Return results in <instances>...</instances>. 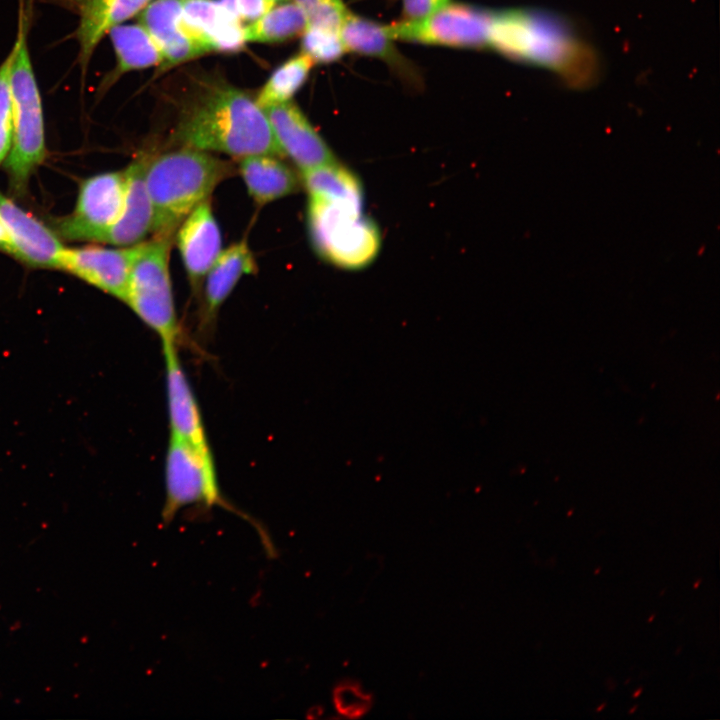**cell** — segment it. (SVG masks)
I'll return each mask as SVG.
<instances>
[{"mask_svg": "<svg viewBox=\"0 0 720 720\" xmlns=\"http://www.w3.org/2000/svg\"><path fill=\"white\" fill-rule=\"evenodd\" d=\"M199 80L176 125L174 136L181 147L240 159L255 154L284 157L255 98L223 80Z\"/></svg>", "mask_w": 720, "mask_h": 720, "instance_id": "cell-1", "label": "cell"}, {"mask_svg": "<svg viewBox=\"0 0 720 720\" xmlns=\"http://www.w3.org/2000/svg\"><path fill=\"white\" fill-rule=\"evenodd\" d=\"M488 47L520 62L556 72L569 85L585 87L598 75L591 47L563 17L533 9L493 12Z\"/></svg>", "mask_w": 720, "mask_h": 720, "instance_id": "cell-2", "label": "cell"}, {"mask_svg": "<svg viewBox=\"0 0 720 720\" xmlns=\"http://www.w3.org/2000/svg\"><path fill=\"white\" fill-rule=\"evenodd\" d=\"M233 166L210 152L188 147L149 159L145 182L154 236H173L184 218L228 176Z\"/></svg>", "mask_w": 720, "mask_h": 720, "instance_id": "cell-3", "label": "cell"}, {"mask_svg": "<svg viewBox=\"0 0 720 720\" xmlns=\"http://www.w3.org/2000/svg\"><path fill=\"white\" fill-rule=\"evenodd\" d=\"M29 8L28 0H19L18 29L10 70L13 138L5 168L11 186L18 192L24 190L32 171L45 156L42 102L27 41Z\"/></svg>", "mask_w": 720, "mask_h": 720, "instance_id": "cell-4", "label": "cell"}, {"mask_svg": "<svg viewBox=\"0 0 720 720\" xmlns=\"http://www.w3.org/2000/svg\"><path fill=\"white\" fill-rule=\"evenodd\" d=\"M165 501L161 519L170 524L175 515L190 506H221L245 520L257 531L266 555L273 558L277 550L263 526L249 515L239 512L223 499L220 493L210 447L193 444L170 435L165 457Z\"/></svg>", "mask_w": 720, "mask_h": 720, "instance_id": "cell-5", "label": "cell"}, {"mask_svg": "<svg viewBox=\"0 0 720 720\" xmlns=\"http://www.w3.org/2000/svg\"><path fill=\"white\" fill-rule=\"evenodd\" d=\"M362 208L343 201L309 198V234L323 259L346 269H359L374 260L380 249V233Z\"/></svg>", "mask_w": 720, "mask_h": 720, "instance_id": "cell-6", "label": "cell"}, {"mask_svg": "<svg viewBox=\"0 0 720 720\" xmlns=\"http://www.w3.org/2000/svg\"><path fill=\"white\" fill-rule=\"evenodd\" d=\"M173 236L141 242L132 264L125 303L163 343L177 344L179 326L169 273Z\"/></svg>", "mask_w": 720, "mask_h": 720, "instance_id": "cell-7", "label": "cell"}, {"mask_svg": "<svg viewBox=\"0 0 720 720\" xmlns=\"http://www.w3.org/2000/svg\"><path fill=\"white\" fill-rule=\"evenodd\" d=\"M492 11L447 3L418 19L386 25L394 40L453 48L488 47Z\"/></svg>", "mask_w": 720, "mask_h": 720, "instance_id": "cell-8", "label": "cell"}, {"mask_svg": "<svg viewBox=\"0 0 720 720\" xmlns=\"http://www.w3.org/2000/svg\"><path fill=\"white\" fill-rule=\"evenodd\" d=\"M124 198V171L86 179L80 185L74 211L58 223L59 233L67 239L103 242L121 215Z\"/></svg>", "mask_w": 720, "mask_h": 720, "instance_id": "cell-9", "label": "cell"}, {"mask_svg": "<svg viewBox=\"0 0 720 720\" xmlns=\"http://www.w3.org/2000/svg\"><path fill=\"white\" fill-rule=\"evenodd\" d=\"M140 244L123 248H64L59 268L125 302L132 264Z\"/></svg>", "mask_w": 720, "mask_h": 720, "instance_id": "cell-10", "label": "cell"}, {"mask_svg": "<svg viewBox=\"0 0 720 720\" xmlns=\"http://www.w3.org/2000/svg\"><path fill=\"white\" fill-rule=\"evenodd\" d=\"M263 110L284 156L300 170L335 161L325 140L294 102L290 100Z\"/></svg>", "mask_w": 720, "mask_h": 720, "instance_id": "cell-11", "label": "cell"}, {"mask_svg": "<svg viewBox=\"0 0 720 720\" xmlns=\"http://www.w3.org/2000/svg\"><path fill=\"white\" fill-rule=\"evenodd\" d=\"M182 21L207 53L233 52L245 43L233 0H181Z\"/></svg>", "mask_w": 720, "mask_h": 720, "instance_id": "cell-12", "label": "cell"}, {"mask_svg": "<svg viewBox=\"0 0 720 720\" xmlns=\"http://www.w3.org/2000/svg\"><path fill=\"white\" fill-rule=\"evenodd\" d=\"M177 246L191 282L197 290L222 251V238L209 199L197 205L176 230Z\"/></svg>", "mask_w": 720, "mask_h": 720, "instance_id": "cell-13", "label": "cell"}, {"mask_svg": "<svg viewBox=\"0 0 720 720\" xmlns=\"http://www.w3.org/2000/svg\"><path fill=\"white\" fill-rule=\"evenodd\" d=\"M0 219L9 234L12 255L31 266L59 268L64 247L57 236L1 193Z\"/></svg>", "mask_w": 720, "mask_h": 720, "instance_id": "cell-14", "label": "cell"}, {"mask_svg": "<svg viewBox=\"0 0 720 720\" xmlns=\"http://www.w3.org/2000/svg\"><path fill=\"white\" fill-rule=\"evenodd\" d=\"M170 435L208 447L197 399L181 365L174 343H163Z\"/></svg>", "mask_w": 720, "mask_h": 720, "instance_id": "cell-15", "label": "cell"}, {"mask_svg": "<svg viewBox=\"0 0 720 720\" xmlns=\"http://www.w3.org/2000/svg\"><path fill=\"white\" fill-rule=\"evenodd\" d=\"M139 24L148 31L161 50L163 69L207 53L183 24L181 0L151 1L139 13Z\"/></svg>", "mask_w": 720, "mask_h": 720, "instance_id": "cell-16", "label": "cell"}, {"mask_svg": "<svg viewBox=\"0 0 720 720\" xmlns=\"http://www.w3.org/2000/svg\"><path fill=\"white\" fill-rule=\"evenodd\" d=\"M340 36L346 52L376 57L407 85L418 87L422 84L417 67L396 48L386 26L349 11L340 28Z\"/></svg>", "mask_w": 720, "mask_h": 720, "instance_id": "cell-17", "label": "cell"}, {"mask_svg": "<svg viewBox=\"0 0 720 720\" xmlns=\"http://www.w3.org/2000/svg\"><path fill=\"white\" fill-rule=\"evenodd\" d=\"M149 158L144 154L135 159L125 172V198L120 217L106 234L104 241L117 246L143 242L152 232L153 209L145 182Z\"/></svg>", "mask_w": 720, "mask_h": 720, "instance_id": "cell-18", "label": "cell"}, {"mask_svg": "<svg viewBox=\"0 0 720 720\" xmlns=\"http://www.w3.org/2000/svg\"><path fill=\"white\" fill-rule=\"evenodd\" d=\"M152 0H80L79 63L85 75L89 61L105 34L114 26L139 14Z\"/></svg>", "mask_w": 720, "mask_h": 720, "instance_id": "cell-19", "label": "cell"}, {"mask_svg": "<svg viewBox=\"0 0 720 720\" xmlns=\"http://www.w3.org/2000/svg\"><path fill=\"white\" fill-rule=\"evenodd\" d=\"M257 271L256 260L246 240L222 250L206 274L204 321H211L243 275Z\"/></svg>", "mask_w": 720, "mask_h": 720, "instance_id": "cell-20", "label": "cell"}, {"mask_svg": "<svg viewBox=\"0 0 720 720\" xmlns=\"http://www.w3.org/2000/svg\"><path fill=\"white\" fill-rule=\"evenodd\" d=\"M239 172L249 195L259 205L296 192L301 182L295 171L281 157L269 154L241 158Z\"/></svg>", "mask_w": 720, "mask_h": 720, "instance_id": "cell-21", "label": "cell"}, {"mask_svg": "<svg viewBox=\"0 0 720 720\" xmlns=\"http://www.w3.org/2000/svg\"><path fill=\"white\" fill-rule=\"evenodd\" d=\"M108 34L115 52L116 66L106 78L105 88L124 73L163 65L161 50L141 24L123 23L111 28Z\"/></svg>", "mask_w": 720, "mask_h": 720, "instance_id": "cell-22", "label": "cell"}, {"mask_svg": "<svg viewBox=\"0 0 720 720\" xmlns=\"http://www.w3.org/2000/svg\"><path fill=\"white\" fill-rule=\"evenodd\" d=\"M301 181L309 198L363 205L359 179L336 161L301 170Z\"/></svg>", "mask_w": 720, "mask_h": 720, "instance_id": "cell-23", "label": "cell"}, {"mask_svg": "<svg viewBox=\"0 0 720 720\" xmlns=\"http://www.w3.org/2000/svg\"><path fill=\"white\" fill-rule=\"evenodd\" d=\"M307 14L292 0L279 2L259 19L243 28L245 42L277 43L302 35Z\"/></svg>", "mask_w": 720, "mask_h": 720, "instance_id": "cell-24", "label": "cell"}, {"mask_svg": "<svg viewBox=\"0 0 720 720\" xmlns=\"http://www.w3.org/2000/svg\"><path fill=\"white\" fill-rule=\"evenodd\" d=\"M315 63L304 52L292 56L270 75L255 98L261 108L290 101L306 82Z\"/></svg>", "mask_w": 720, "mask_h": 720, "instance_id": "cell-25", "label": "cell"}, {"mask_svg": "<svg viewBox=\"0 0 720 720\" xmlns=\"http://www.w3.org/2000/svg\"><path fill=\"white\" fill-rule=\"evenodd\" d=\"M302 52L314 63H330L346 52L340 31L307 25L302 33Z\"/></svg>", "mask_w": 720, "mask_h": 720, "instance_id": "cell-26", "label": "cell"}, {"mask_svg": "<svg viewBox=\"0 0 720 720\" xmlns=\"http://www.w3.org/2000/svg\"><path fill=\"white\" fill-rule=\"evenodd\" d=\"M13 50L0 65V164L6 159L13 138V114L10 91V70Z\"/></svg>", "mask_w": 720, "mask_h": 720, "instance_id": "cell-27", "label": "cell"}, {"mask_svg": "<svg viewBox=\"0 0 720 720\" xmlns=\"http://www.w3.org/2000/svg\"><path fill=\"white\" fill-rule=\"evenodd\" d=\"M335 706L339 713L349 718L365 714L371 705L370 696L353 683L337 687L334 694Z\"/></svg>", "mask_w": 720, "mask_h": 720, "instance_id": "cell-28", "label": "cell"}, {"mask_svg": "<svg viewBox=\"0 0 720 720\" xmlns=\"http://www.w3.org/2000/svg\"><path fill=\"white\" fill-rule=\"evenodd\" d=\"M233 4L240 20L253 22L265 15L277 2L275 0H233Z\"/></svg>", "mask_w": 720, "mask_h": 720, "instance_id": "cell-29", "label": "cell"}, {"mask_svg": "<svg viewBox=\"0 0 720 720\" xmlns=\"http://www.w3.org/2000/svg\"><path fill=\"white\" fill-rule=\"evenodd\" d=\"M449 0H402L405 19H418L431 14Z\"/></svg>", "mask_w": 720, "mask_h": 720, "instance_id": "cell-30", "label": "cell"}, {"mask_svg": "<svg viewBox=\"0 0 720 720\" xmlns=\"http://www.w3.org/2000/svg\"><path fill=\"white\" fill-rule=\"evenodd\" d=\"M0 249L4 250L10 254L12 253L11 240H10L9 234H8L1 219H0Z\"/></svg>", "mask_w": 720, "mask_h": 720, "instance_id": "cell-31", "label": "cell"}, {"mask_svg": "<svg viewBox=\"0 0 720 720\" xmlns=\"http://www.w3.org/2000/svg\"><path fill=\"white\" fill-rule=\"evenodd\" d=\"M292 1L295 2L296 4H298L302 9H304V11L307 14L308 12H310L312 9H314L315 7L320 5L325 0H292Z\"/></svg>", "mask_w": 720, "mask_h": 720, "instance_id": "cell-32", "label": "cell"}, {"mask_svg": "<svg viewBox=\"0 0 720 720\" xmlns=\"http://www.w3.org/2000/svg\"><path fill=\"white\" fill-rule=\"evenodd\" d=\"M641 692H642V688H639V689L633 694V697H634V698L638 697V696L641 694Z\"/></svg>", "mask_w": 720, "mask_h": 720, "instance_id": "cell-33", "label": "cell"}, {"mask_svg": "<svg viewBox=\"0 0 720 720\" xmlns=\"http://www.w3.org/2000/svg\"><path fill=\"white\" fill-rule=\"evenodd\" d=\"M604 706H605V703H603L601 706H599V707L597 708V711L602 710V709L604 708Z\"/></svg>", "mask_w": 720, "mask_h": 720, "instance_id": "cell-34", "label": "cell"}, {"mask_svg": "<svg viewBox=\"0 0 720 720\" xmlns=\"http://www.w3.org/2000/svg\"><path fill=\"white\" fill-rule=\"evenodd\" d=\"M636 708H637V706H634V707L629 711V713L632 714V713L635 711Z\"/></svg>", "mask_w": 720, "mask_h": 720, "instance_id": "cell-35", "label": "cell"}, {"mask_svg": "<svg viewBox=\"0 0 720 720\" xmlns=\"http://www.w3.org/2000/svg\"><path fill=\"white\" fill-rule=\"evenodd\" d=\"M699 583H700V581H697V582L694 584V588H697V587L699 586Z\"/></svg>", "mask_w": 720, "mask_h": 720, "instance_id": "cell-36", "label": "cell"}, {"mask_svg": "<svg viewBox=\"0 0 720 720\" xmlns=\"http://www.w3.org/2000/svg\"><path fill=\"white\" fill-rule=\"evenodd\" d=\"M275 1H276L277 3H279V2H284V1H288V0H275Z\"/></svg>", "mask_w": 720, "mask_h": 720, "instance_id": "cell-37", "label": "cell"}, {"mask_svg": "<svg viewBox=\"0 0 720 720\" xmlns=\"http://www.w3.org/2000/svg\"><path fill=\"white\" fill-rule=\"evenodd\" d=\"M653 618H654V615H652V616L648 619V621L650 622Z\"/></svg>", "mask_w": 720, "mask_h": 720, "instance_id": "cell-38", "label": "cell"}, {"mask_svg": "<svg viewBox=\"0 0 720 720\" xmlns=\"http://www.w3.org/2000/svg\"><path fill=\"white\" fill-rule=\"evenodd\" d=\"M599 571H600V568H598V569L595 571V574H597Z\"/></svg>", "mask_w": 720, "mask_h": 720, "instance_id": "cell-39", "label": "cell"}]
</instances>
